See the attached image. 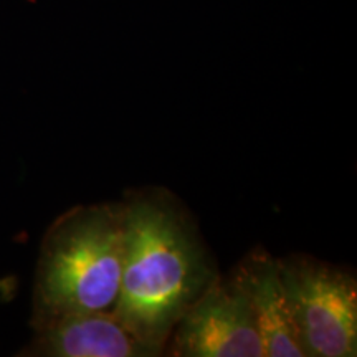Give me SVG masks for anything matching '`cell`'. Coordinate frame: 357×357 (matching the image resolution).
I'll return each instance as SVG.
<instances>
[{
  "mask_svg": "<svg viewBox=\"0 0 357 357\" xmlns=\"http://www.w3.org/2000/svg\"><path fill=\"white\" fill-rule=\"evenodd\" d=\"M278 268L305 357L357 356L354 270L306 253L278 258Z\"/></svg>",
  "mask_w": 357,
  "mask_h": 357,
  "instance_id": "3957f363",
  "label": "cell"
},
{
  "mask_svg": "<svg viewBox=\"0 0 357 357\" xmlns=\"http://www.w3.org/2000/svg\"><path fill=\"white\" fill-rule=\"evenodd\" d=\"M231 273L247 293L265 357H305L289 314L278 258L258 245L242 258Z\"/></svg>",
  "mask_w": 357,
  "mask_h": 357,
  "instance_id": "8992f818",
  "label": "cell"
},
{
  "mask_svg": "<svg viewBox=\"0 0 357 357\" xmlns=\"http://www.w3.org/2000/svg\"><path fill=\"white\" fill-rule=\"evenodd\" d=\"M164 351L174 357H265L247 293L231 271L192 303Z\"/></svg>",
  "mask_w": 357,
  "mask_h": 357,
  "instance_id": "277c9868",
  "label": "cell"
},
{
  "mask_svg": "<svg viewBox=\"0 0 357 357\" xmlns=\"http://www.w3.org/2000/svg\"><path fill=\"white\" fill-rule=\"evenodd\" d=\"M22 357H159L164 349L134 334L113 310L75 312L37 326Z\"/></svg>",
  "mask_w": 357,
  "mask_h": 357,
  "instance_id": "5b68a950",
  "label": "cell"
},
{
  "mask_svg": "<svg viewBox=\"0 0 357 357\" xmlns=\"http://www.w3.org/2000/svg\"><path fill=\"white\" fill-rule=\"evenodd\" d=\"M123 247L121 202L77 205L55 218L40 245L30 326L75 312L113 310Z\"/></svg>",
  "mask_w": 357,
  "mask_h": 357,
  "instance_id": "7a4b0ae2",
  "label": "cell"
},
{
  "mask_svg": "<svg viewBox=\"0 0 357 357\" xmlns=\"http://www.w3.org/2000/svg\"><path fill=\"white\" fill-rule=\"evenodd\" d=\"M121 205L123 266L113 312L141 339L166 349L181 316L220 273L197 222L171 190L144 187Z\"/></svg>",
  "mask_w": 357,
  "mask_h": 357,
  "instance_id": "6da1fadb",
  "label": "cell"
}]
</instances>
